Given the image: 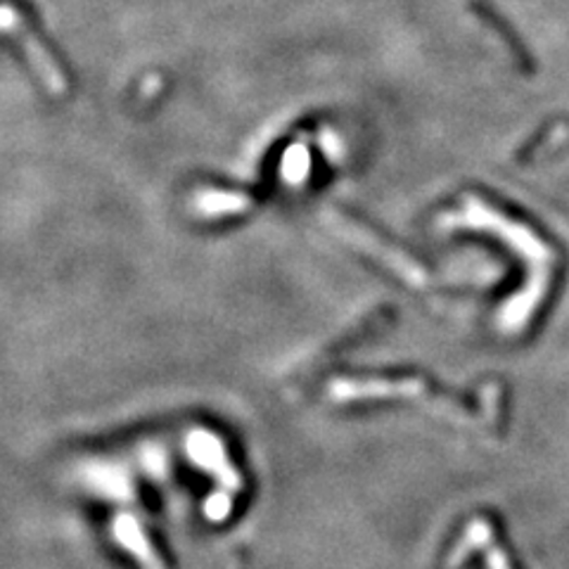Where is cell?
<instances>
[{
	"label": "cell",
	"instance_id": "obj_5",
	"mask_svg": "<svg viewBox=\"0 0 569 569\" xmlns=\"http://www.w3.org/2000/svg\"><path fill=\"white\" fill-rule=\"evenodd\" d=\"M231 510L228 494H214L207 500V515L211 520H223Z\"/></svg>",
	"mask_w": 569,
	"mask_h": 569
},
{
	"label": "cell",
	"instance_id": "obj_4",
	"mask_svg": "<svg viewBox=\"0 0 569 569\" xmlns=\"http://www.w3.org/2000/svg\"><path fill=\"white\" fill-rule=\"evenodd\" d=\"M494 541V527L486 518H474L468 522L466 532L458 539V544L454 546L452 555H448L446 567L448 569H456L458 565L466 562L472 553H478L486 546H492Z\"/></svg>",
	"mask_w": 569,
	"mask_h": 569
},
{
	"label": "cell",
	"instance_id": "obj_7",
	"mask_svg": "<svg viewBox=\"0 0 569 569\" xmlns=\"http://www.w3.org/2000/svg\"><path fill=\"white\" fill-rule=\"evenodd\" d=\"M223 569H245L240 555H231V558L226 560V565H223Z\"/></svg>",
	"mask_w": 569,
	"mask_h": 569
},
{
	"label": "cell",
	"instance_id": "obj_2",
	"mask_svg": "<svg viewBox=\"0 0 569 569\" xmlns=\"http://www.w3.org/2000/svg\"><path fill=\"white\" fill-rule=\"evenodd\" d=\"M188 454L195 466L209 472L223 488H228V492H237V488H240V474L231 466L226 448H223V444L214 434L195 432L188 440Z\"/></svg>",
	"mask_w": 569,
	"mask_h": 569
},
{
	"label": "cell",
	"instance_id": "obj_1",
	"mask_svg": "<svg viewBox=\"0 0 569 569\" xmlns=\"http://www.w3.org/2000/svg\"><path fill=\"white\" fill-rule=\"evenodd\" d=\"M0 34L15 38V41L22 46L26 60L32 62L36 74L41 76V82L52 92H64L67 82H64V76L55 64V60L50 58V52L41 46V41H38V38L26 29L22 15L12 5H0Z\"/></svg>",
	"mask_w": 569,
	"mask_h": 569
},
{
	"label": "cell",
	"instance_id": "obj_3",
	"mask_svg": "<svg viewBox=\"0 0 569 569\" xmlns=\"http://www.w3.org/2000/svg\"><path fill=\"white\" fill-rule=\"evenodd\" d=\"M112 539L122 546L131 558H134L143 569H166L160 551L154 548L145 527L134 518V515H119L112 522Z\"/></svg>",
	"mask_w": 569,
	"mask_h": 569
},
{
	"label": "cell",
	"instance_id": "obj_6",
	"mask_svg": "<svg viewBox=\"0 0 569 569\" xmlns=\"http://www.w3.org/2000/svg\"><path fill=\"white\" fill-rule=\"evenodd\" d=\"M486 567L488 569H512L508 562V555L498 546H486Z\"/></svg>",
	"mask_w": 569,
	"mask_h": 569
}]
</instances>
